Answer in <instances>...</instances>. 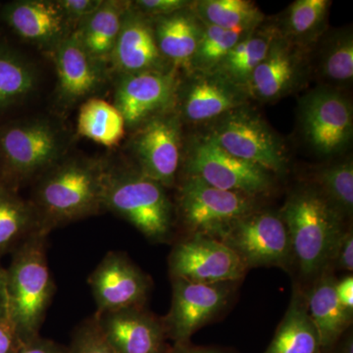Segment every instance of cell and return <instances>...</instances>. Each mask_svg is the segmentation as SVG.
I'll list each match as a JSON object with an SVG mask.
<instances>
[{"label":"cell","instance_id":"ab89813d","mask_svg":"<svg viewBox=\"0 0 353 353\" xmlns=\"http://www.w3.org/2000/svg\"><path fill=\"white\" fill-rule=\"evenodd\" d=\"M18 353H68L67 347L39 336L26 343Z\"/></svg>","mask_w":353,"mask_h":353},{"label":"cell","instance_id":"60d3db41","mask_svg":"<svg viewBox=\"0 0 353 353\" xmlns=\"http://www.w3.org/2000/svg\"><path fill=\"white\" fill-rule=\"evenodd\" d=\"M336 294L341 305L350 312L353 313V278L352 275L336 283Z\"/></svg>","mask_w":353,"mask_h":353},{"label":"cell","instance_id":"7bdbcfd3","mask_svg":"<svg viewBox=\"0 0 353 353\" xmlns=\"http://www.w3.org/2000/svg\"><path fill=\"white\" fill-rule=\"evenodd\" d=\"M8 316L7 311L6 269L0 264V317Z\"/></svg>","mask_w":353,"mask_h":353},{"label":"cell","instance_id":"3957f363","mask_svg":"<svg viewBox=\"0 0 353 353\" xmlns=\"http://www.w3.org/2000/svg\"><path fill=\"white\" fill-rule=\"evenodd\" d=\"M48 234L37 232L15 250L6 269L7 311L24 345L41 336L55 285L48 259Z\"/></svg>","mask_w":353,"mask_h":353},{"label":"cell","instance_id":"ee69618b","mask_svg":"<svg viewBox=\"0 0 353 353\" xmlns=\"http://www.w3.org/2000/svg\"><path fill=\"white\" fill-rule=\"evenodd\" d=\"M338 352L336 353H353V341L352 334L345 336L343 341L340 340L336 343ZM334 345V347H336Z\"/></svg>","mask_w":353,"mask_h":353},{"label":"cell","instance_id":"1f68e13d","mask_svg":"<svg viewBox=\"0 0 353 353\" xmlns=\"http://www.w3.org/2000/svg\"><path fill=\"white\" fill-rule=\"evenodd\" d=\"M37 83L34 66L19 53L0 46V111L25 99Z\"/></svg>","mask_w":353,"mask_h":353},{"label":"cell","instance_id":"30bf717a","mask_svg":"<svg viewBox=\"0 0 353 353\" xmlns=\"http://www.w3.org/2000/svg\"><path fill=\"white\" fill-rule=\"evenodd\" d=\"M241 260L246 269H289L292 245L284 221L273 211L254 210L234 221L218 236Z\"/></svg>","mask_w":353,"mask_h":353},{"label":"cell","instance_id":"7c38bea8","mask_svg":"<svg viewBox=\"0 0 353 353\" xmlns=\"http://www.w3.org/2000/svg\"><path fill=\"white\" fill-rule=\"evenodd\" d=\"M172 303L161 318L167 339L176 343H190L196 332L224 310L233 294V283L196 284L171 278Z\"/></svg>","mask_w":353,"mask_h":353},{"label":"cell","instance_id":"f1b7e54d","mask_svg":"<svg viewBox=\"0 0 353 353\" xmlns=\"http://www.w3.org/2000/svg\"><path fill=\"white\" fill-rule=\"evenodd\" d=\"M41 232L36 210L13 190L0 185V255Z\"/></svg>","mask_w":353,"mask_h":353},{"label":"cell","instance_id":"603a6c76","mask_svg":"<svg viewBox=\"0 0 353 353\" xmlns=\"http://www.w3.org/2000/svg\"><path fill=\"white\" fill-rule=\"evenodd\" d=\"M152 21L158 50L162 57L175 68H183L190 73L203 32V24L192 6Z\"/></svg>","mask_w":353,"mask_h":353},{"label":"cell","instance_id":"d590c367","mask_svg":"<svg viewBox=\"0 0 353 353\" xmlns=\"http://www.w3.org/2000/svg\"><path fill=\"white\" fill-rule=\"evenodd\" d=\"M132 6L150 19L166 17L192 6L187 0H138Z\"/></svg>","mask_w":353,"mask_h":353},{"label":"cell","instance_id":"f35d334b","mask_svg":"<svg viewBox=\"0 0 353 353\" xmlns=\"http://www.w3.org/2000/svg\"><path fill=\"white\" fill-rule=\"evenodd\" d=\"M23 347L24 343L8 316L0 317V353H18Z\"/></svg>","mask_w":353,"mask_h":353},{"label":"cell","instance_id":"52a82bcc","mask_svg":"<svg viewBox=\"0 0 353 353\" xmlns=\"http://www.w3.org/2000/svg\"><path fill=\"white\" fill-rule=\"evenodd\" d=\"M297 117L304 143L319 157H336L352 143V101L336 88L319 85L304 94Z\"/></svg>","mask_w":353,"mask_h":353},{"label":"cell","instance_id":"d6a6232c","mask_svg":"<svg viewBox=\"0 0 353 353\" xmlns=\"http://www.w3.org/2000/svg\"><path fill=\"white\" fill-rule=\"evenodd\" d=\"M313 185L343 218L353 212V162L352 158L318 167Z\"/></svg>","mask_w":353,"mask_h":353},{"label":"cell","instance_id":"4dcf8cb0","mask_svg":"<svg viewBox=\"0 0 353 353\" xmlns=\"http://www.w3.org/2000/svg\"><path fill=\"white\" fill-rule=\"evenodd\" d=\"M192 9L203 24L222 29L250 31L265 22L263 12L248 0H201Z\"/></svg>","mask_w":353,"mask_h":353},{"label":"cell","instance_id":"5bb4252c","mask_svg":"<svg viewBox=\"0 0 353 353\" xmlns=\"http://www.w3.org/2000/svg\"><path fill=\"white\" fill-rule=\"evenodd\" d=\"M311 73V50L290 43L279 32L246 90L250 99L278 101L303 88Z\"/></svg>","mask_w":353,"mask_h":353},{"label":"cell","instance_id":"ac0fdd59","mask_svg":"<svg viewBox=\"0 0 353 353\" xmlns=\"http://www.w3.org/2000/svg\"><path fill=\"white\" fill-rule=\"evenodd\" d=\"M97 327L115 353H166L167 343L161 318L145 306L94 313Z\"/></svg>","mask_w":353,"mask_h":353},{"label":"cell","instance_id":"6da1fadb","mask_svg":"<svg viewBox=\"0 0 353 353\" xmlns=\"http://www.w3.org/2000/svg\"><path fill=\"white\" fill-rule=\"evenodd\" d=\"M108 162L90 158H63L39 178L32 194L39 229L52 230L99 214L103 209Z\"/></svg>","mask_w":353,"mask_h":353},{"label":"cell","instance_id":"44dd1931","mask_svg":"<svg viewBox=\"0 0 353 353\" xmlns=\"http://www.w3.org/2000/svg\"><path fill=\"white\" fill-rule=\"evenodd\" d=\"M3 19L21 39L52 50L68 36L70 23L58 6L48 0H21L7 4Z\"/></svg>","mask_w":353,"mask_h":353},{"label":"cell","instance_id":"7a4b0ae2","mask_svg":"<svg viewBox=\"0 0 353 353\" xmlns=\"http://www.w3.org/2000/svg\"><path fill=\"white\" fill-rule=\"evenodd\" d=\"M279 214L301 275L317 278L331 266L345 218L312 185L294 190Z\"/></svg>","mask_w":353,"mask_h":353},{"label":"cell","instance_id":"d6986e66","mask_svg":"<svg viewBox=\"0 0 353 353\" xmlns=\"http://www.w3.org/2000/svg\"><path fill=\"white\" fill-rule=\"evenodd\" d=\"M110 63L120 75L169 71L168 62L158 50L152 21L130 3Z\"/></svg>","mask_w":353,"mask_h":353},{"label":"cell","instance_id":"8d00e7d4","mask_svg":"<svg viewBox=\"0 0 353 353\" xmlns=\"http://www.w3.org/2000/svg\"><path fill=\"white\" fill-rule=\"evenodd\" d=\"M103 0H58L57 3L69 23L80 24L101 7Z\"/></svg>","mask_w":353,"mask_h":353},{"label":"cell","instance_id":"d4e9b609","mask_svg":"<svg viewBox=\"0 0 353 353\" xmlns=\"http://www.w3.org/2000/svg\"><path fill=\"white\" fill-rule=\"evenodd\" d=\"M130 3L114 0L102 2L101 7L81 22L74 32L88 54L104 66L110 62Z\"/></svg>","mask_w":353,"mask_h":353},{"label":"cell","instance_id":"836d02e7","mask_svg":"<svg viewBox=\"0 0 353 353\" xmlns=\"http://www.w3.org/2000/svg\"><path fill=\"white\" fill-rule=\"evenodd\" d=\"M253 30H226L203 24V32L192 59L190 72L213 71L230 51Z\"/></svg>","mask_w":353,"mask_h":353},{"label":"cell","instance_id":"4fadbf2b","mask_svg":"<svg viewBox=\"0 0 353 353\" xmlns=\"http://www.w3.org/2000/svg\"><path fill=\"white\" fill-rule=\"evenodd\" d=\"M181 130L179 115L165 113L139 127L132 139L137 170L164 188L174 185L180 168Z\"/></svg>","mask_w":353,"mask_h":353},{"label":"cell","instance_id":"b9f144b4","mask_svg":"<svg viewBox=\"0 0 353 353\" xmlns=\"http://www.w3.org/2000/svg\"><path fill=\"white\" fill-rule=\"evenodd\" d=\"M166 353H236L232 350H224V348L214 347H199L192 343H176L170 345L168 352Z\"/></svg>","mask_w":353,"mask_h":353},{"label":"cell","instance_id":"83f0119b","mask_svg":"<svg viewBox=\"0 0 353 353\" xmlns=\"http://www.w3.org/2000/svg\"><path fill=\"white\" fill-rule=\"evenodd\" d=\"M330 0H296L276 23L283 38L290 43L312 50L328 31Z\"/></svg>","mask_w":353,"mask_h":353},{"label":"cell","instance_id":"e0dca14e","mask_svg":"<svg viewBox=\"0 0 353 353\" xmlns=\"http://www.w3.org/2000/svg\"><path fill=\"white\" fill-rule=\"evenodd\" d=\"M99 312L145 306L152 280L126 253L109 252L88 277Z\"/></svg>","mask_w":353,"mask_h":353},{"label":"cell","instance_id":"f546056e","mask_svg":"<svg viewBox=\"0 0 353 353\" xmlns=\"http://www.w3.org/2000/svg\"><path fill=\"white\" fill-rule=\"evenodd\" d=\"M77 131L83 138L113 148L124 138L126 124L114 104L103 99H88L79 111Z\"/></svg>","mask_w":353,"mask_h":353},{"label":"cell","instance_id":"ba28073f","mask_svg":"<svg viewBox=\"0 0 353 353\" xmlns=\"http://www.w3.org/2000/svg\"><path fill=\"white\" fill-rule=\"evenodd\" d=\"M185 172V176H194L216 189L255 197L273 189L275 176L230 154L208 132L190 141Z\"/></svg>","mask_w":353,"mask_h":353},{"label":"cell","instance_id":"e575fe53","mask_svg":"<svg viewBox=\"0 0 353 353\" xmlns=\"http://www.w3.org/2000/svg\"><path fill=\"white\" fill-rule=\"evenodd\" d=\"M68 353H115L102 336L94 316L83 320L72 334Z\"/></svg>","mask_w":353,"mask_h":353},{"label":"cell","instance_id":"8992f818","mask_svg":"<svg viewBox=\"0 0 353 353\" xmlns=\"http://www.w3.org/2000/svg\"><path fill=\"white\" fill-rule=\"evenodd\" d=\"M208 134L228 153L274 175L287 171L289 158L280 137L248 105L211 123Z\"/></svg>","mask_w":353,"mask_h":353},{"label":"cell","instance_id":"74e56055","mask_svg":"<svg viewBox=\"0 0 353 353\" xmlns=\"http://www.w3.org/2000/svg\"><path fill=\"white\" fill-rule=\"evenodd\" d=\"M340 270L353 271V234L352 229L345 230L341 234L331 265Z\"/></svg>","mask_w":353,"mask_h":353},{"label":"cell","instance_id":"9a60e30c","mask_svg":"<svg viewBox=\"0 0 353 353\" xmlns=\"http://www.w3.org/2000/svg\"><path fill=\"white\" fill-rule=\"evenodd\" d=\"M250 95L217 71L190 72L179 85L176 105L179 117L192 123H212L222 116L248 105Z\"/></svg>","mask_w":353,"mask_h":353},{"label":"cell","instance_id":"7402d4cb","mask_svg":"<svg viewBox=\"0 0 353 353\" xmlns=\"http://www.w3.org/2000/svg\"><path fill=\"white\" fill-rule=\"evenodd\" d=\"M336 283L327 269L305 294L309 317L319 336L323 353L333 350L352 323V313L336 297Z\"/></svg>","mask_w":353,"mask_h":353},{"label":"cell","instance_id":"484cf974","mask_svg":"<svg viewBox=\"0 0 353 353\" xmlns=\"http://www.w3.org/2000/svg\"><path fill=\"white\" fill-rule=\"evenodd\" d=\"M264 353H323L319 336L309 317L305 294L294 290L285 317Z\"/></svg>","mask_w":353,"mask_h":353},{"label":"cell","instance_id":"f6af8a7d","mask_svg":"<svg viewBox=\"0 0 353 353\" xmlns=\"http://www.w3.org/2000/svg\"><path fill=\"white\" fill-rule=\"evenodd\" d=\"M0 185H1V183H0Z\"/></svg>","mask_w":353,"mask_h":353},{"label":"cell","instance_id":"8fae6325","mask_svg":"<svg viewBox=\"0 0 353 353\" xmlns=\"http://www.w3.org/2000/svg\"><path fill=\"white\" fill-rule=\"evenodd\" d=\"M168 266L171 278L205 285L236 282L248 272L231 248L202 234H192L176 243Z\"/></svg>","mask_w":353,"mask_h":353},{"label":"cell","instance_id":"2e32d148","mask_svg":"<svg viewBox=\"0 0 353 353\" xmlns=\"http://www.w3.org/2000/svg\"><path fill=\"white\" fill-rule=\"evenodd\" d=\"M179 85L174 69L120 75L114 106L122 114L126 128L137 130L152 118L172 112Z\"/></svg>","mask_w":353,"mask_h":353},{"label":"cell","instance_id":"cb8c5ba5","mask_svg":"<svg viewBox=\"0 0 353 353\" xmlns=\"http://www.w3.org/2000/svg\"><path fill=\"white\" fill-rule=\"evenodd\" d=\"M317 52L311 58V69L325 87H350L353 81V34L350 28L327 31L313 46Z\"/></svg>","mask_w":353,"mask_h":353},{"label":"cell","instance_id":"ffe728a7","mask_svg":"<svg viewBox=\"0 0 353 353\" xmlns=\"http://www.w3.org/2000/svg\"><path fill=\"white\" fill-rule=\"evenodd\" d=\"M58 78V95L65 104L87 99L105 83V66L88 54L75 34L50 50Z\"/></svg>","mask_w":353,"mask_h":353},{"label":"cell","instance_id":"4316f807","mask_svg":"<svg viewBox=\"0 0 353 353\" xmlns=\"http://www.w3.org/2000/svg\"><path fill=\"white\" fill-rule=\"evenodd\" d=\"M278 36L276 23H262L236 44L213 71L219 72L246 90L253 72L263 61L274 39Z\"/></svg>","mask_w":353,"mask_h":353},{"label":"cell","instance_id":"9c48e42d","mask_svg":"<svg viewBox=\"0 0 353 353\" xmlns=\"http://www.w3.org/2000/svg\"><path fill=\"white\" fill-rule=\"evenodd\" d=\"M256 197L211 187L185 176L178 192V214L188 236L202 234L217 240L234 221L256 210Z\"/></svg>","mask_w":353,"mask_h":353},{"label":"cell","instance_id":"5b68a950","mask_svg":"<svg viewBox=\"0 0 353 353\" xmlns=\"http://www.w3.org/2000/svg\"><path fill=\"white\" fill-rule=\"evenodd\" d=\"M63 130L44 118L20 121L0 131L2 185L13 190L38 179L65 158Z\"/></svg>","mask_w":353,"mask_h":353},{"label":"cell","instance_id":"277c9868","mask_svg":"<svg viewBox=\"0 0 353 353\" xmlns=\"http://www.w3.org/2000/svg\"><path fill=\"white\" fill-rule=\"evenodd\" d=\"M103 209L115 213L153 243L169 241L173 233V204L166 188L138 170L108 163Z\"/></svg>","mask_w":353,"mask_h":353}]
</instances>
